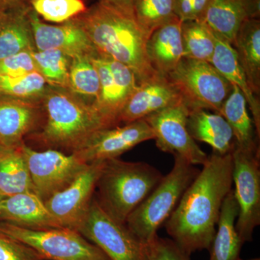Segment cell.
Instances as JSON below:
<instances>
[{"label":"cell","instance_id":"6da1fadb","mask_svg":"<svg viewBox=\"0 0 260 260\" xmlns=\"http://www.w3.org/2000/svg\"><path fill=\"white\" fill-rule=\"evenodd\" d=\"M232 153L213 151L166 223L168 234L187 255L210 250L224 200L232 189Z\"/></svg>","mask_w":260,"mask_h":260},{"label":"cell","instance_id":"7a4b0ae2","mask_svg":"<svg viewBox=\"0 0 260 260\" xmlns=\"http://www.w3.org/2000/svg\"><path fill=\"white\" fill-rule=\"evenodd\" d=\"M74 19L86 32L98 54L127 66L138 84L158 76L147 54L148 36L134 17L99 1Z\"/></svg>","mask_w":260,"mask_h":260},{"label":"cell","instance_id":"3957f363","mask_svg":"<svg viewBox=\"0 0 260 260\" xmlns=\"http://www.w3.org/2000/svg\"><path fill=\"white\" fill-rule=\"evenodd\" d=\"M164 175L144 162H127L119 158L105 160L95 189L102 209L119 223L128 217L156 187Z\"/></svg>","mask_w":260,"mask_h":260},{"label":"cell","instance_id":"277c9868","mask_svg":"<svg viewBox=\"0 0 260 260\" xmlns=\"http://www.w3.org/2000/svg\"><path fill=\"white\" fill-rule=\"evenodd\" d=\"M41 103L46 113L39 139L48 147L73 153L94 132L108 128L93 106L68 89L48 85Z\"/></svg>","mask_w":260,"mask_h":260},{"label":"cell","instance_id":"5b68a950","mask_svg":"<svg viewBox=\"0 0 260 260\" xmlns=\"http://www.w3.org/2000/svg\"><path fill=\"white\" fill-rule=\"evenodd\" d=\"M200 170L179 155H174L172 171L133 212L126 225L143 244L150 242L176 209L184 191Z\"/></svg>","mask_w":260,"mask_h":260},{"label":"cell","instance_id":"8992f818","mask_svg":"<svg viewBox=\"0 0 260 260\" xmlns=\"http://www.w3.org/2000/svg\"><path fill=\"white\" fill-rule=\"evenodd\" d=\"M167 78L177 88L189 110L220 113L232 85L207 61L183 58Z\"/></svg>","mask_w":260,"mask_h":260},{"label":"cell","instance_id":"52a82bcc","mask_svg":"<svg viewBox=\"0 0 260 260\" xmlns=\"http://www.w3.org/2000/svg\"><path fill=\"white\" fill-rule=\"evenodd\" d=\"M0 232L49 260H109L97 246L68 228L32 230L0 221Z\"/></svg>","mask_w":260,"mask_h":260},{"label":"cell","instance_id":"ba28073f","mask_svg":"<svg viewBox=\"0 0 260 260\" xmlns=\"http://www.w3.org/2000/svg\"><path fill=\"white\" fill-rule=\"evenodd\" d=\"M77 231L97 246L109 260H148L145 244L126 224L108 215L95 196Z\"/></svg>","mask_w":260,"mask_h":260},{"label":"cell","instance_id":"9c48e42d","mask_svg":"<svg viewBox=\"0 0 260 260\" xmlns=\"http://www.w3.org/2000/svg\"><path fill=\"white\" fill-rule=\"evenodd\" d=\"M232 158L233 190L239 208L235 226L244 244L252 241L260 225V155L236 146Z\"/></svg>","mask_w":260,"mask_h":260},{"label":"cell","instance_id":"30bf717a","mask_svg":"<svg viewBox=\"0 0 260 260\" xmlns=\"http://www.w3.org/2000/svg\"><path fill=\"white\" fill-rule=\"evenodd\" d=\"M20 150L32 184V191L44 202L70 185L88 164L74 153L55 149L37 151L23 143Z\"/></svg>","mask_w":260,"mask_h":260},{"label":"cell","instance_id":"8fae6325","mask_svg":"<svg viewBox=\"0 0 260 260\" xmlns=\"http://www.w3.org/2000/svg\"><path fill=\"white\" fill-rule=\"evenodd\" d=\"M189 113V109L180 102L143 119L151 128L159 150L182 157L191 165L203 166L208 156L188 132Z\"/></svg>","mask_w":260,"mask_h":260},{"label":"cell","instance_id":"7c38bea8","mask_svg":"<svg viewBox=\"0 0 260 260\" xmlns=\"http://www.w3.org/2000/svg\"><path fill=\"white\" fill-rule=\"evenodd\" d=\"M92 61L100 79V94L93 108L107 127L118 126L121 113L138 86L136 76L127 66L112 58L97 55Z\"/></svg>","mask_w":260,"mask_h":260},{"label":"cell","instance_id":"4fadbf2b","mask_svg":"<svg viewBox=\"0 0 260 260\" xmlns=\"http://www.w3.org/2000/svg\"><path fill=\"white\" fill-rule=\"evenodd\" d=\"M150 140H154L153 131L145 119H140L94 132L73 153L87 164L105 161Z\"/></svg>","mask_w":260,"mask_h":260},{"label":"cell","instance_id":"5bb4252c","mask_svg":"<svg viewBox=\"0 0 260 260\" xmlns=\"http://www.w3.org/2000/svg\"><path fill=\"white\" fill-rule=\"evenodd\" d=\"M104 162L88 164L70 185L45 202L48 209L61 227L78 229L95 196Z\"/></svg>","mask_w":260,"mask_h":260},{"label":"cell","instance_id":"9a60e30c","mask_svg":"<svg viewBox=\"0 0 260 260\" xmlns=\"http://www.w3.org/2000/svg\"><path fill=\"white\" fill-rule=\"evenodd\" d=\"M29 19L36 49H55L70 58L78 56L94 57L99 55L86 32L74 18L60 25L43 23L30 8Z\"/></svg>","mask_w":260,"mask_h":260},{"label":"cell","instance_id":"2e32d148","mask_svg":"<svg viewBox=\"0 0 260 260\" xmlns=\"http://www.w3.org/2000/svg\"><path fill=\"white\" fill-rule=\"evenodd\" d=\"M182 102L179 92L167 76L158 75L138 84L126 103L119 122L129 124Z\"/></svg>","mask_w":260,"mask_h":260},{"label":"cell","instance_id":"e0dca14e","mask_svg":"<svg viewBox=\"0 0 260 260\" xmlns=\"http://www.w3.org/2000/svg\"><path fill=\"white\" fill-rule=\"evenodd\" d=\"M259 17L260 0H213L198 22L232 45L243 23Z\"/></svg>","mask_w":260,"mask_h":260},{"label":"cell","instance_id":"ac0fdd59","mask_svg":"<svg viewBox=\"0 0 260 260\" xmlns=\"http://www.w3.org/2000/svg\"><path fill=\"white\" fill-rule=\"evenodd\" d=\"M0 221L32 230L63 228L45 202L32 191L4 198L0 207Z\"/></svg>","mask_w":260,"mask_h":260},{"label":"cell","instance_id":"d6986e66","mask_svg":"<svg viewBox=\"0 0 260 260\" xmlns=\"http://www.w3.org/2000/svg\"><path fill=\"white\" fill-rule=\"evenodd\" d=\"M38 103L0 95V146L18 148L39 121Z\"/></svg>","mask_w":260,"mask_h":260},{"label":"cell","instance_id":"ffe728a7","mask_svg":"<svg viewBox=\"0 0 260 260\" xmlns=\"http://www.w3.org/2000/svg\"><path fill=\"white\" fill-rule=\"evenodd\" d=\"M181 25L182 22L175 17L154 30L148 38L147 54L159 75L167 76L183 59Z\"/></svg>","mask_w":260,"mask_h":260},{"label":"cell","instance_id":"44dd1931","mask_svg":"<svg viewBox=\"0 0 260 260\" xmlns=\"http://www.w3.org/2000/svg\"><path fill=\"white\" fill-rule=\"evenodd\" d=\"M186 126L193 140L209 145L215 153L225 155L235 148L232 128L218 113L205 109L190 110Z\"/></svg>","mask_w":260,"mask_h":260},{"label":"cell","instance_id":"7402d4cb","mask_svg":"<svg viewBox=\"0 0 260 260\" xmlns=\"http://www.w3.org/2000/svg\"><path fill=\"white\" fill-rule=\"evenodd\" d=\"M210 64L232 85L240 89L247 102L255 126L258 139L260 138V102L251 90L235 49L229 43L216 37L215 51Z\"/></svg>","mask_w":260,"mask_h":260},{"label":"cell","instance_id":"603a6c76","mask_svg":"<svg viewBox=\"0 0 260 260\" xmlns=\"http://www.w3.org/2000/svg\"><path fill=\"white\" fill-rule=\"evenodd\" d=\"M30 10V7L23 3L0 14V60L35 49L29 19Z\"/></svg>","mask_w":260,"mask_h":260},{"label":"cell","instance_id":"cb8c5ba5","mask_svg":"<svg viewBox=\"0 0 260 260\" xmlns=\"http://www.w3.org/2000/svg\"><path fill=\"white\" fill-rule=\"evenodd\" d=\"M246 98L240 89L232 85L219 114L225 118L232 128L236 146L259 154V140L256 135L252 118L249 115Z\"/></svg>","mask_w":260,"mask_h":260},{"label":"cell","instance_id":"d4e9b609","mask_svg":"<svg viewBox=\"0 0 260 260\" xmlns=\"http://www.w3.org/2000/svg\"><path fill=\"white\" fill-rule=\"evenodd\" d=\"M232 47L253 93L260 94V20H245L239 28Z\"/></svg>","mask_w":260,"mask_h":260},{"label":"cell","instance_id":"484cf974","mask_svg":"<svg viewBox=\"0 0 260 260\" xmlns=\"http://www.w3.org/2000/svg\"><path fill=\"white\" fill-rule=\"evenodd\" d=\"M239 208L234 190L224 200L216 232L210 247V260H239L244 243L236 230Z\"/></svg>","mask_w":260,"mask_h":260},{"label":"cell","instance_id":"4316f807","mask_svg":"<svg viewBox=\"0 0 260 260\" xmlns=\"http://www.w3.org/2000/svg\"><path fill=\"white\" fill-rule=\"evenodd\" d=\"M20 146H0V194L4 198L32 191L30 173Z\"/></svg>","mask_w":260,"mask_h":260},{"label":"cell","instance_id":"83f0119b","mask_svg":"<svg viewBox=\"0 0 260 260\" xmlns=\"http://www.w3.org/2000/svg\"><path fill=\"white\" fill-rule=\"evenodd\" d=\"M92 58L89 56L72 58L68 89L94 107L100 94V79Z\"/></svg>","mask_w":260,"mask_h":260},{"label":"cell","instance_id":"f1b7e54d","mask_svg":"<svg viewBox=\"0 0 260 260\" xmlns=\"http://www.w3.org/2000/svg\"><path fill=\"white\" fill-rule=\"evenodd\" d=\"M181 37L183 58L210 63L216 37L208 27L198 21L183 22Z\"/></svg>","mask_w":260,"mask_h":260},{"label":"cell","instance_id":"f546056e","mask_svg":"<svg viewBox=\"0 0 260 260\" xmlns=\"http://www.w3.org/2000/svg\"><path fill=\"white\" fill-rule=\"evenodd\" d=\"M32 55L37 70L49 86L68 88L71 58L55 49H32Z\"/></svg>","mask_w":260,"mask_h":260},{"label":"cell","instance_id":"4dcf8cb0","mask_svg":"<svg viewBox=\"0 0 260 260\" xmlns=\"http://www.w3.org/2000/svg\"><path fill=\"white\" fill-rule=\"evenodd\" d=\"M47 88V82L38 71L19 77L0 75V95L40 104Z\"/></svg>","mask_w":260,"mask_h":260},{"label":"cell","instance_id":"1f68e13d","mask_svg":"<svg viewBox=\"0 0 260 260\" xmlns=\"http://www.w3.org/2000/svg\"><path fill=\"white\" fill-rule=\"evenodd\" d=\"M135 20L150 37L159 27L175 18L174 0H134Z\"/></svg>","mask_w":260,"mask_h":260},{"label":"cell","instance_id":"d6a6232c","mask_svg":"<svg viewBox=\"0 0 260 260\" xmlns=\"http://www.w3.org/2000/svg\"><path fill=\"white\" fill-rule=\"evenodd\" d=\"M31 9L46 21L64 23L86 11L83 0H31Z\"/></svg>","mask_w":260,"mask_h":260},{"label":"cell","instance_id":"836d02e7","mask_svg":"<svg viewBox=\"0 0 260 260\" xmlns=\"http://www.w3.org/2000/svg\"><path fill=\"white\" fill-rule=\"evenodd\" d=\"M148 260H189V256L179 249L172 239L158 234L145 244Z\"/></svg>","mask_w":260,"mask_h":260},{"label":"cell","instance_id":"e575fe53","mask_svg":"<svg viewBox=\"0 0 260 260\" xmlns=\"http://www.w3.org/2000/svg\"><path fill=\"white\" fill-rule=\"evenodd\" d=\"M32 49L13 54L0 60V75L19 77L38 71L32 55Z\"/></svg>","mask_w":260,"mask_h":260},{"label":"cell","instance_id":"d590c367","mask_svg":"<svg viewBox=\"0 0 260 260\" xmlns=\"http://www.w3.org/2000/svg\"><path fill=\"white\" fill-rule=\"evenodd\" d=\"M0 260H44L31 248L0 232Z\"/></svg>","mask_w":260,"mask_h":260},{"label":"cell","instance_id":"8d00e7d4","mask_svg":"<svg viewBox=\"0 0 260 260\" xmlns=\"http://www.w3.org/2000/svg\"><path fill=\"white\" fill-rule=\"evenodd\" d=\"M213 0H174V13L181 22L199 21Z\"/></svg>","mask_w":260,"mask_h":260},{"label":"cell","instance_id":"74e56055","mask_svg":"<svg viewBox=\"0 0 260 260\" xmlns=\"http://www.w3.org/2000/svg\"><path fill=\"white\" fill-rule=\"evenodd\" d=\"M100 1L126 15L134 17V13H133L134 0H100Z\"/></svg>","mask_w":260,"mask_h":260},{"label":"cell","instance_id":"f35d334b","mask_svg":"<svg viewBox=\"0 0 260 260\" xmlns=\"http://www.w3.org/2000/svg\"><path fill=\"white\" fill-rule=\"evenodd\" d=\"M20 0H0V14L21 4Z\"/></svg>","mask_w":260,"mask_h":260},{"label":"cell","instance_id":"ab89813d","mask_svg":"<svg viewBox=\"0 0 260 260\" xmlns=\"http://www.w3.org/2000/svg\"><path fill=\"white\" fill-rule=\"evenodd\" d=\"M3 199H4V197L0 194V207H1L2 202H3Z\"/></svg>","mask_w":260,"mask_h":260},{"label":"cell","instance_id":"60d3db41","mask_svg":"<svg viewBox=\"0 0 260 260\" xmlns=\"http://www.w3.org/2000/svg\"><path fill=\"white\" fill-rule=\"evenodd\" d=\"M20 2H22V3H29V2L31 1V0H20Z\"/></svg>","mask_w":260,"mask_h":260},{"label":"cell","instance_id":"b9f144b4","mask_svg":"<svg viewBox=\"0 0 260 260\" xmlns=\"http://www.w3.org/2000/svg\"><path fill=\"white\" fill-rule=\"evenodd\" d=\"M239 260H244V259H239ZM247 260H260L259 258H254V259H247Z\"/></svg>","mask_w":260,"mask_h":260}]
</instances>
